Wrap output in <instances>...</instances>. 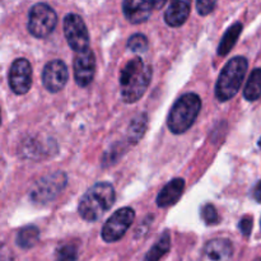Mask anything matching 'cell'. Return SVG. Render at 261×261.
Segmentation results:
<instances>
[{
    "label": "cell",
    "instance_id": "7a4b0ae2",
    "mask_svg": "<svg viewBox=\"0 0 261 261\" xmlns=\"http://www.w3.org/2000/svg\"><path fill=\"white\" fill-rule=\"evenodd\" d=\"M116 200L114 186L110 182H97L82 196L78 213L84 221L94 222L111 209Z\"/></svg>",
    "mask_w": 261,
    "mask_h": 261
},
{
    "label": "cell",
    "instance_id": "e0dca14e",
    "mask_svg": "<svg viewBox=\"0 0 261 261\" xmlns=\"http://www.w3.org/2000/svg\"><path fill=\"white\" fill-rule=\"evenodd\" d=\"M242 31V23L237 22L234 24H232L228 30L226 31V33L222 37L221 42L218 46V55L219 56H226L229 51L232 50V47L234 46V43L239 40L240 35H241Z\"/></svg>",
    "mask_w": 261,
    "mask_h": 261
},
{
    "label": "cell",
    "instance_id": "484cf974",
    "mask_svg": "<svg viewBox=\"0 0 261 261\" xmlns=\"http://www.w3.org/2000/svg\"><path fill=\"white\" fill-rule=\"evenodd\" d=\"M252 196H254V199L257 203H261V181L256 184V186L252 190Z\"/></svg>",
    "mask_w": 261,
    "mask_h": 261
},
{
    "label": "cell",
    "instance_id": "2e32d148",
    "mask_svg": "<svg viewBox=\"0 0 261 261\" xmlns=\"http://www.w3.org/2000/svg\"><path fill=\"white\" fill-rule=\"evenodd\" d=\"M148 126V116L144 112H140L138 114L134 119L130 122L129 127H127V143L129 144H138L139 140L142 139L143 135H144L145 130Z\"/></svg>",
    "mask_w": 261,
    "mask_h": 261
},
{
    "label": "cell",
    "instance_id": "d6986e66",
    "mask_svg": "<svg viewBox=\"0 0 261 261\" xmlns=\"http://www.w3.org/2000/svg\"><path fill=\"white\" fill-rule=\"evenodd\" d=\"M38 239H40V231H38L37 227L27 226L18 232L15 242L20 249L28 250L37 244Z\"/></svg>",
    "mask_w": 261,
    "mask_h": 261
},
{
    "label": "cell",
    "instance_id": "30bf717a",
    "mask_svg": "<svg viewBox=\"0 0 261 261\" xmlns=\"http://www.w3.org/2000/svg\"><path fill=\"white\" fill-rule=\"evenodd\" d=\"M69 79L68 66L61 60L48 61L42 71V83L51 93L60 92Z\"/></svg>",
    "mask_w": 261,
    "mask_h": 261
},
{
    "label": "cell",
    "instance_id": "44dd1931",
    "mask_svg": "<svg viewBox=\"0 0 261 261\" xmlns=\"http://www.w3.org/2000/svg\"><path fill=\"white\" fill-rule=\"evenodd\" d=\"M127 48L133 53H144L148 48V38L142 33H135L127 41Z\"/></svg>",
    "mask_w": 261,
    "mask_h": 261
},
{
    "label": "cell",
    "instance_id": "9a60e30c",
    "mask_svg": "<svg viewBox=\"0 0 261 261\" xmlns=\"http://www.w3.org/2000/svg\"><path fill=\"white\" fill-rule=\"evenodd\" d=\"M189 14H190V3L177 0L171 3L170 7L166 9L165 20L171 27H180L186 22Z\"/></svg>",
    "mask_w": 261,
    "mask_h": 261
},
{
    "label": "cell",
    "instance_id": "8992f818",
    "mask_svg": "<svg viewBox=\"0 0 261 261\" xmlns=\"http://www.w3.org/2000/svg\"><path fill=\"white\" fill-rule=\"evenodd\" d=\"M66 186V175L55 172L41 177L30 191V198L36 204H47L54 201Z\"/></svg>",
    "mask_w": 261,
    "mask_h": 261
},
{
    "label": "cell",
    "instance_id": "ffe728a7",
    "mask_svg": "<svg viewBox=\"0 0 261 261\" xmlns=\"http://www.w3.org/2000/svg\"><path fill=\"white\" fill-rule=\"evenodd\" d=\"M171 247V237L168 234V232L162 233V236L160 237V240L157 241V244L147 252L144 260L143 261H160L161 257L165 254H167L170 251Z\"/></svg>",
    "mask_w": 261,
    "mask_h": 261
},
{
    "label": "cell",
    "instance_id": "4316f807",
    "mask_svg": "<svg viewBox=\"0 0 261 261\" xmlns=\"http://www.w3.org/2000/svg\"><path fill=\"white\" fill-rule=\"evenodd\" d=\"M259 147H260V148H261V139H260V140H259Z\"/></svg>",
    "mask_w": 261,
    "mask_h": 261
},
{
    "label": "cell",
    "instance_id": "9c48e42d",
    "mask_svg": "<svg viewBox=\"0 0 261 261\" xmlns=\"http://www.w3.org/2000/svg\"><path fill=\"white\" fill-rule=\"evenodd\" d=\"M9 87L15 94H25L32 86V66L27 59H17L9 69Z\"/></svg>",
    "mask_w": 261,
    "mask_h": 261
},
{
    "label": "cell",
    "instance_id": "8fae6325",
    "mask_svg": "<svg viewBox=\"0 0 261 261\" xmlns=\"http://www.w3.org/2000/svg\"><path fill=\"white\" fill-rule=\"evenodd\" d=\"M96 73V56L88 48L83 53L75 54L74 58V79L79 87H87L93 81Z\"/></svg>",
    "mask_w": 261,
    "mask_h": 261
},
{
    "label": "cell",
    "instance_id": "52a82bcc",
    "mask_svg": "<svg viewBox=\"0 0 261 261\" xmlns=\"http://www.w3.org/2000/svg\"><path fill=\"white\" fill-rule=\"evenodd\" d=\"M135 218V212L132 208H120L106 221L102 227L101 236L105 242L112 244L124 237L127 229L132 227Z\"/></svg>",
    "mask_w": 261,
    "mask_h": 261
},
{
    "label": "cell",
    "instance_id": "277c9868",
    "mask_svg": "<svg viewBox=\"0 0 261 261\" xmlns=\"http://www.w3.org/2000/svg\"><path fill=\"white\" fill-rule=\"evenodd\" d=\"M247 65L249 64L244 56H236L224 65L216 84V96L218 101L226 102L236 96L246 75Z\"/></svg>",
    "mask_w": 261,
    "mask_h": 261
},
{
    "label": "cell",
    "instance_id": "d4e9b609",
    "mask_svg": "<svg viewBox=\"0 0 261 261\" xmlns=\"http://www.w3.org/2000/svg\"><path fill=\"white\" fill-rule=\"evenodd\" d=\"M239 228L244 236L249 237L250 233H251V231H252V218L251 217H244V218L240 221Z\"/></svg>",
    "mask_w": 261,
    "mask_h": 261
},
{
    "label": "cell",
    "instance_id": "7402d4cb",
    "mask_svg": "<svg viewBox=\"0 0 261 261\" xmlns=\"http://www.w3.org/2000/svg\"><path fill=\"white\" fill-rule=\"evenodd\" d=\"M78 257V249L75 245H64L58 250L55 261H76Z\"/></svg>",
    "mask_w": 261,
    "mask_h": 261
},
{
    "label": "cell",
    "instance_id": "83f0119b",
    "mask_svg": "<svg viewBox=\"0 0 261 261\" xmlns=\"http://www.w3.org/2000/svg\"><path fill=\"white\" fill-rule=\"evenodd\" d=\"M255 261H261V257H260V259H257V260H255Z\"/></svg>",
    "mask_w": 261,
    "mask_h": 261
},
{
    "label": "cell",
    "instance_id": "5bb4252c",
    "mask_svg": "<svg viewBox=\"0 0 261 261\" xmlns=\"http://www.w3.org/2000/svg\"><path fill=\"white\" fill-rule=\"evenodd\" d=\"M185 189V181L182 178H173L171 180L157 196V205L160 208H167V206L175 205L180 200L181 195Z\"/></svg>",
    "mask_w": 261,
    "mask_h": 261
},
{
    "label": "cell",
    "instance_id": "ba28073f",
    "mask_svg": "<svg viewBox=\"0 0 261 261\" xmlns=\"http://www.w3.org/2000/svg\"><path fill=\"white\" fill-rule=\"evenodd\" d=\"M64 35L69 46L78 53H83L89 48V33L83 18L78 14H66L64 18Z\"/></svg>",
    "mask_w": 261,
    "mask_h": 261
},
{
    "label": "cell",
    "instance_id": "ac0fdd59",
    "mask_svg": "<svg viewBox=\"0 0 261 261\" xmlns=\"http://www.w3.org/2000/svg\"><path fill=\"white\" fill-rule=\"evenodd\" d=\"M261 96V69H254L250 74L247 83L244 89V97L249 102L259 99Z\"/></svg>",
    "mask_w": 261,
    "mask_h": 261
},
{
    "label": "cell",
    "instance_id": "603a6c76",
    "mask_svg": "<svg viewBox=\"0 0 261 261\" xmlns=\"http://www.w3.org/2000/svg\"><path fill=\"white\" fill-rule=\"evenodd\" d=\"M201 217L205 221L206 224H217L219 222L218 212H217L216 206L212 204H206L203 209H201Z\"/></svg>",
    "mask_w": 261,
    "mask_h": 261
},
{
    "label": "cell",
    "instance_id": "cb8c5ba5",
    "mask_svg": "<svg viewBox=\"0 0 261 261\" xmlns=\"http://www.w3.org/2000/svg\"><path fill=\"white\" fill-rule=\"evenodd\" d=\"M216 7V2H209V0H198V2H196V10H198V13L200 15L211 14Z\"/></svg>",
    "mask_w": 261,
    "mask_h": 261
},
{
    "label": "cell",
    "instance_id": "4fadbf2b",
    "mask_svg": "<svg viewBox=\"0 0 261 261\" xmlns=\"http://www.w3.org/2000/svg\"><path fill=\"white\" fill-rule=\"evenodd\" d=\"M233 254L232 242L227 239L211 240L204 247L206 261H229Z\"/></svg>",
    "mask_w": 261,
    "mask_h": 261
},
{
    "label": "cell",
    "instance_id": "3957f363",
    "mask_svg": "<svg viewBox=\"0 0 261 261\" xmlns=\"http://www.w3.org/2000/svg\"><path fill=\"white\" fill-rule=\"evenodd\" d=\"M201 110V99L195 93H186L175 102L167 117V126L173 134H184L195 122Z\"/></svg>",
    "mask_w": 261,
    "mask_h": 261
},
{
    "label": "cell",
    "instance_id": "5b68a950",
    "mask_svg": "<svg viewBox=\"0 0 261 261\" xmlns=\"http://www.w3.org/2000/svg\"><path fill=\"white\" fill-rule=\"evenodd\" d=\"M58 23V15L50 5L37 3L28 13V31L37 38H45L53 33Z\"/></svg>",
    "mask_w": 261,
    "mask_h": 261
},
{
    "label": "cell",
    "instance_id": "7c38bea8",
    "mask_svg": "<svg viewBox=\"0 0 261 261\" xmlns=\"http://www.w3.org/2000/svg\"><path fill=\"white\" fill-rule=\"evenodd\" d=\"M157 7L155 2H138V0H125L122 3V12L126 19L133 24L145 22L152 14L153 8Z\"/></svg>",
    "mask_w": 261,
    "mask_h": 261
},
{
    "label": "cell",
    "instance_id": "6da1fadb",
    "mask_svg": "<svg viewBox=\"0 0 261 261\" xmlns=\"http://www.w3.org/2000/svg\"><path fill=\"white\" fill-rule=\"evenodd\" d=\"M152 81V68L139 56L132 59L120 73V92L126 103H135L143 97Z\"/></svg>",
    "mask_w": 261,
    "mask_h": 261
}]
</instances>
